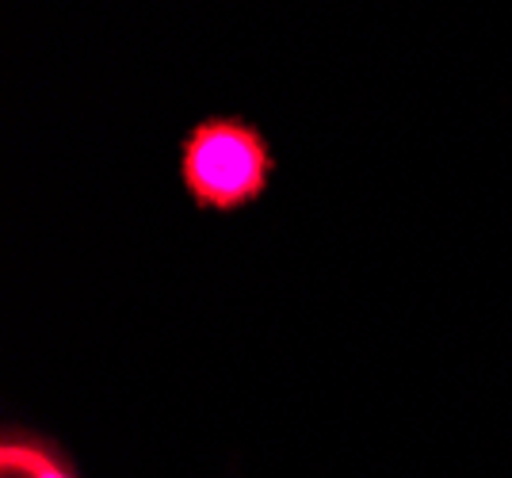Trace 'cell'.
<instances>
[{"label": "cell", "mask_w": 512, "mask_h": 478, "mask_svg": "<svg viewBox=\"0 0 512 478\" xmlns=\"http://www.w3.org/2000/svg\"><path fill=\"white\" fill-rule=\"evenodd\" d=\"M184 188L203 211H237L268 192L276 173L264 134L241 119L199 123L180 153Z\"/></svg>", "instance_id": "1"}, {"label": "cell", "mask_w": 512, "mask_h": 478, "mask_svg": "<svg viewBox=\"0 0 512 478\" xmlns=\"http://www.w3.org/2000/svg\"><path fill=\"white\" fill-rule=\"evenodd\" d=\"M0 478H73V471L43 444L8 436L0 448Z\"/></svg>", "instance_id": "2"}]
</instances>
